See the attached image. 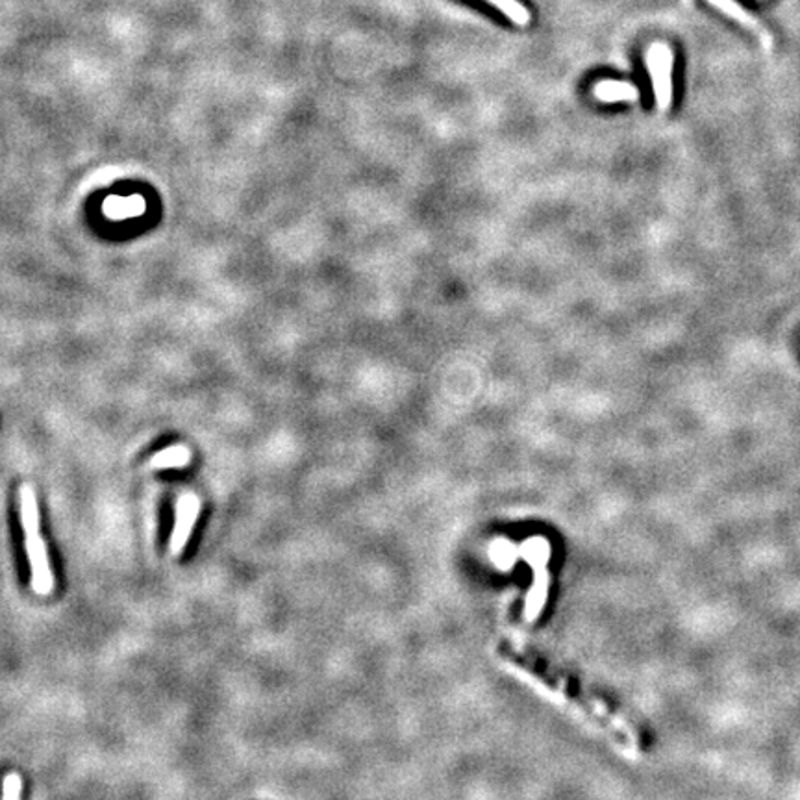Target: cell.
Segmentation results:
<instances>
[{
    "label": "cell",
    "mask_w": 800,
    "mask_h": 800,
    "mask_svg": "<svg viewBox=\"0 0 800 800\" xmlns=\"http://www.w3.org/2000/svg\"><path fill=\"white\" fill-rule=\"evenodd\" d=\"M500 663L510 672H514L517 679H523L526 684L535 688L546 699L558 702L560 706H565L571 713L576 715V718H580L589 725H593V728L610 736L612 741L621 750L628 754H640V737L634 732V728L630 727V723L624 718L612 711L602 700L593 697L573 695L569 693L567 686L562 680H556L558 684L554 686L553 682H549V679H546L545 672L534 669L532 665L523 661L519 656L510 654L508 651L500 652Z\"/></svg>",
    "instance_id": "6da1fadb"
},
{
    "label": "cell",
    "mask_w": 800,
    "mask_h": 800,
    "mask_svg": "<svg viewBox=\"0 0 800 800\" xmlns=\"http://www.w3.org/2000/svg\"><path fill=\"white\" fill-rule=\"evenodd\" d=\"M525 558L526 562L532 565L534 571V585L530 589V595L526 599V608H525V619L528 622H534L545 604V597H546V587H549V571H546V562L551 558V549L543 539H534L528 541L525 545Z\"/></svg>",
    "instance_id": "3957f363"
},
{
    "label": "cell",
    "mask_w": 800,
    "mask_h": 800,
    "mask_svg": "<svg viewBox=\"0 0 800 800\" xmlns=\"http://www.w3.org/2000/svg\"><path fill=\"white\" fill-rule=\"evenodd\" d=\"M645 63L651 74L656 104L661 111H667L672 102V67H675V54H672V49L667 43L658 41V43H652L647 49Z\"/></svg>",
    "instance_id": "277c9868"
},
{
    "label": "cell",
    "mask_w": 800,
    "mask_h": 800,
    "mask_svg": "<svg viewBox=\"0 0 800 800\" xmlns=\"http://www.w3.org/2000/svg\"><path fill=\"white\" fill-rule=\"evenodd\" d=\"M200 514V500L193 493H186L180 496L177 504V519L175 528L171 534V554L178 556L189 539V534L197 523V517Z\"/></svg>",
    "instance_id": "5b68a950"
},
{
    "label": "cell",
    "mask_w": 800,
    "mask_h": 800,
    "mask_svg": "<svg viewBox=\"0 0 800 800\" xmlns=\"http://www.w3.org/2000/svg\"><path fill=\"white\" fill-rule=\"evenodd\" d=\"M21 525L24 532V549L32 571V587L37 595H49L54 589V574L51 569L47 546L39 530L37 498L32 486L21 487Z\"/></svg>",
    "instance_id": "7a4b0ae2"
},
{
    "label": "cell",
    "mask_w": 800,
    "mask_h": 800,
    "mask_svg": "<svg viewBox=\"0 0 800 800\" xmlns=\"http://www.w3.org/2000/svg\"><path fill=\"white\" fill-rule=\"evenodd\" d=\"M493 8H496L502 15H506L514 24L517 26H528L530 24V12L528 8L519 3V0H486Z\"/></svg>",
    "instance_id": "9c48e42d"
},
{
    "label": "cell",
    "mask_w": 800,
    "mask_h": 800,
    "mask_svg": "<svg viewBox=\"0 0 800 800\" xmlns=\"http://www.w3.org/2000/svg\"><path fill=\"white\" fill-rule=\"evenodd\" d=\"M21 789H23V784H21V778L17 776V775H10V776H6V780H5V791H3V796L5 798H19L21 796Z\"/></svg>",
    "instance_id": "30bf717a"
},
{
    "label": "cell",
    "mask_w": 800,
    "mask_h": 800,
    "mask_svg": "<svg viewBox=\"0 0 800 800\" xmlns=\"http://www.w3.org/2000/svg\"><path fill=\"white\" fill-rule=\"evenodd\" d=\"M593 95L597 101L604 104L612 102H638L640 90L631 82L626 80H601L595 83Z\"/></svg>",
    "instance_id": "52a82bcc"
},
{
    "label": "cell",
    "mask_w": 800,
    "mask_h": 800,
    "mask_svg": "<svg viewBox=\"0 0 800 800\" xmlns=\"http://www.w3.org/2000/svg\"><path fill=\"white\" fill-rule=\"evenodd\" d=\"M708 5H711L713 8H718L727 17H730L736 23L743 24L745 28H748L756 37H760V41L767 49L773 47V35L766 30V26L760 21H757L750 12H747L741 5H737L736 0H708Z\"/></svg>",
    "instance_id": "8992f818"
},
{
    "label": "cell",
    "mask_w": 800,
    "mask_h": 800,
    "mask_svg": "<svg viewBox=\"0 0 800 800\" xmlns=\"http://www.w3.org/2000/svg\"><path fill=\"white\" fill-rule=\"evenodd\" d=\"M189 450L182 445H175L171 448H165L152 456L150 467L154 469H169V467H186L189 463Z\"/></svg>",
    "instance_id": "ba28073f"
}]
</instances>
